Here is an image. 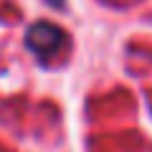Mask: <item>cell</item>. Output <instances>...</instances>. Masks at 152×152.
I'll return each instance as SVG.
<instances>
[{"instance_id":"1","label":"cell","mask_w":152,"mask_h":152,"mask_svg":"<svg viewBox=\"0 0 152 152\" xmlns=\"http://www.w3.org/2000/svg\"><path fill=\"white\" fill-rule=\"evenodd\" d=\"M66 46H69V36L56 23L38 20L26 31V48L43 64L53 61L58 56V51H64Z\"/></svg>"},{"instance_id":"2","label":"cell","mask_w":152,"mask_h":152,"mask_svg":"<svg viewBox=\"0 0 152 152\" xmlns=\"http://www.w3.org/2000/svg\"><path fill=\"white\" fill-rule=\"evenodd\" d=\"M46 3H51V5H56V8H58V5H64V0H46Z\"/></svg>"}]
</instances>
